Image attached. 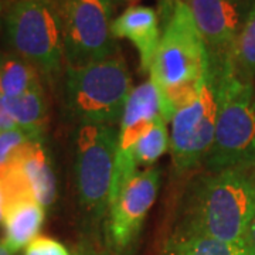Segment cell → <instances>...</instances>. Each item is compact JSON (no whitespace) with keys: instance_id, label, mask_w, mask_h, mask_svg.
Wrapping results in <instances>:
<instances>
[{"instance_id":"1","label":"cell","mask_w":255,"mask_h":255,"mask_svg":"<svg viewBox=\"0 0 255 255\" xmlns=\"http://www.w3.org/2000/svg\"><path fill=\"white\" fill-rule=\"evenodd\" d=\"M209 64V48L190 9L183 0H173L149 70L166 122L199 97Z\"/></svg>"},{"instance_id":"2","label":"cell","mask_w":255,"mask_h":255,"mask_svg":"<svg viewBox=\"0 0 255 255\" xmlns=\"http://www.w3.org/2000/svg\"><path fill=\"white\" fill-rule=\"evenodd\" d=\"M255 217L254 169H226L197 186L184 231L226 243H243Z\"/></svg>"},{"instance_id":"3","label":"cell","mask_w":255,"mask_h":255,"mask_svg":"<svg viewBox=\"0 0 255 255\" xmlns=\"http://www.w3.org/2000/svg\"><path fill=\"white\" fill-rule=\"evenodd\" d=\"M206 163L213 172L255 167L254 82L238 75L233 53L221 63L219 115Z\"/></svg>"},{"instance_id":"4","label":"cell","mask_w":255,"mask_h":255,"mask_svg":"<svg viewBox=\"0 0 255 255\" xmlns=\"http://www.w3.org/2000/svg\"><path fill=\"white\" fill-rule=\"evenodd\" d=\"M132 90L128 65L118 53L67 67V107L81 125H114L121 121Z\"/></svg>"},{"instance_id":"5","label":"cell","mask_w":255,"mask_h":255,"mask_svg":"<svg viewBox=\"0 0 255 255\" xmlns=\"http://www.w3.org/2000/svg\"><path fill=\"white\" fill-rule=\"evenodd\" d=\"M6 37L13 54L31 64L40 75L54 80L65 63L60 1L10 0Z\"/></svg>"},{"instance_id":"6","label":"cell","mask_w":255,"mask_h":255,"mask_svg":"<svg viewBox=\"0 0 255 255\" xmlns=\"http://www.w3.org/2000/svg\"><path fill=\"white\" fill-rule=\"evenodd\" d=\"M207 74L199 97L177 111L172 119L170 149L177 170L184 172L197 166L209 153L214 140L220 108V74L223 57L230 53L210 51Z\"/></svg>"},{"instance_id":"7","label":"cell","mask_w":255,"mask_h":255,"mask_svg":"<svg viewBox=\"0 0 255 255\" xmlns=\"http://www.w3.org/2000/svg\"><path fill=\"white\" fill-rule=\"evenodd\" d=\"M118 132L112 125H81L75 136V174L81 207L100 220L110 210Z\"/></svg>"},{"instance_id":"8","label":"cell","mask_w":255,"mask_h":255,"mask_svg":"<svg viewBox=\"0 0 255 255\" xmlns=\"http://www.w3.org/2000/svg\"><path fill=\"white\" fill-rule=\"evenodd\" d=\"M65 65L78 67L117 54L112 0H60Z\"/></svg>"},{"instance_id":"9","label":"cell","mask_w":255,"mask_h":255,"mask_svg":"<svg viewBox=\"0 0 255 255\" xmlns=\"http://www.w3.org/2000/svg\"><path fill=\"white\" fill-rule=\"evenodd\" d=\"M160 186L156 167L133 174L110 206L108 236L115 250L124 251L136 241Z\"/></svg>"},{"instance_id":"10","label":"cell","mask_w":255,"mask_h":255,"mask_svg":"<svg viewBox=\"0 0 255 255\" xmlns=\"http://www.w3.org/2000/svg\"><path fill=\"white\" fill-rule=\"evenodd\" d=\"M210 51L234 53L254 0H183Z\"/></svg>"},{"instance_id":"11","label":"cell","mask_w":255,"mask_h":255,"mask_svg":"<svg viewBox=\"0 0 255 255\" xmlns=\"http://www.w3.org/2000/svg\"><path fill=\"white\" fill-rule=\"evenodd\" d=\"M162 117L160 95L152 80L133 88L119 121L117 157L127 156L140 137Z\"/></svg>"},{"instance_id":"12","label":"cell","mask_w":255,"mask_h":255,"mask_svg":"<svg viewBox=\"0 0 255 255\" xmlns=\"http://www.w3.org/2000/svg\"><path fill=\"white\" fill-rule=\"evenodd\" d=\"M112 36L115 40H129L139 53L142 73H149L162 37L155 9L147 6L128 7L112 21Z\"/></svg>"},{"instance_id":"13","label":"cell","mask_w":255,"mask_h":255,"mask_svg":"<svg viewBox=\"0 0 255 255\" xmlns=\"http://www.w3.org/2000/svg\"><path fill=\"white\" fill-rule=\"evenodd\" d=\"M46 209L36 199H23L4 207V246L10 253L27 247L43 227Z\"/></svg>"},{"instance_id":"14","label":"cell","mask_w":255,"mask_h":255,"mask_svg":"<svg viewBox=\"0 0 255 255\" xmlns=\"http://www.w3.org/2000/svg\"><path fill=\"white\" fill-rule=\"evenodd\" d=\"M27 179L33 196L44 209L53 206L57 182L47 152L40 140H30L16 157Z\"/></svg>"},{"instance_id":"15","label":"cell","mask_w":255,"mask_h":255,"mask_svg":"<svg viewBox=\"0 0 255 255\" xmlns=\"http://www.w3.org/2000/svg\"><path fill=\"white\" fill-rule=\"evenodd\" d=\"M3 104L16 127L40 139L46 122V98L41 82L18 97L3 98Z\"/></svg>"},{"instance_id":"16","label":"cell","mask_w":255,"mask_h":255,"mask_svg":"<svg viewBox=\"0 0 255 255\" xmlns=\"http://www.w3.org/2000/svg\"><path fill=\"white\" fill-rule=\"evenodd\" d=\"M40 82V74L26 60L16 54L0 55V95L18 97Z\"/></svg>"},{"instance_id":"17","label":"cell","mask_w":255,"mask_h":255,"mask_svg":"<svg viewBox=\"0 0 255 255\" xmlns=\"http://www.w3.org/2000/svg\"><path fill=\"white\" fill-rule=\"evenodd\" d=\"M167 255H248L243 243H226L199 233L183 231L170 243Z\"/></svg>"},{"instance_id":"18","label":"cell","mask_w":255,"mask_h":255,"mask_svg":"<svg viewBox=\"0 0 255 255\" xmlns=\"http://www.w3.org/2000/svg\"><path fill=\"white\" fill-rule=\"evenodd\" d=\"M166 124L167 122L164 121L163 117H159L155 121L153 127L149 129L146 135L137 140L136 145L132 147V150L124 157H117V160H122L130 156L136 164V167H140V166L149 167L156 163L169 149L170 137H169Z\"/></svg>"},{"instance_id":"19","label":"cell","mask_w":255,"mask_h":255,"mask_svg":"<svg viewBox=\"0 0 255 255\" xmlns=\"http://www.w3.org/2000/svg\"><path fill=\"white\" fill-rule=\"evenodd\" d=\"M234 64L238 75L247 81L255 78V0L248 10L246 21L234 48Z\"/></svg>"},{"instance_id":"20","label":"cell","mask_w":255,"mask_h":255,"mask_svg":"<svg viewBox=\"0 0 255 255\" xmlns=\"http://www.w3.org/2000/svg\"><path fill=\"white\" fill-rule=\"evenodd\" d=\"M30 140H40V139L33 137L28 132L20 128L0 130V166H4L11 160H14L20 153V150Z\"/></svg>"},{"instance_id":"21","label":"cell","mask_w":255,"mask_h":255,"mask_svg":"<svg viewBox=\"0 0 255 255\" xmlns=\"http://www.w3.org/2000/svg\"><path fill=\"white\" fill-rule=\"evenodd\" d=\"M24 255H73L68 248L51 237L38 236L27 247Z\"/></svg>"},{"instance_id":"22","label":"cell","mask_w":255,"mask_h":255,"mask_svg":"<svg viewBox=\"0 0 255 255\" xmlns=\"http://www.w3.org/2000/svg\"><path fill=\"white\" fill-rule=\"evenodd\" d=\"M243 244L246 247L247 254L255 255V217L247 228L246 234L243 237Z\"/></svg>"},{"instance_id":"23","label":"cell","mask_w":255,"mask_h":255,"mask_svg":"<svg viewBox=\"0 0 255 255\" xmlns=\"http://www.w3.org/2000/svg\"><path fill=\"white\" fill-rule=\"evenodd\" d=\"M16 127V124L13 122V119L10 118L7 111L4 108L3 104V97L0 95V130H7V129H13Z\"/></svg>"},{"instance_id":"24","label":"cell","mask_w":255,"mask_h":255,"mask_svg":"<svg viewBox=\"0 0 255 255\" xmlns=\"http://www.w3.org/2000/svg\"><path fill=\"white\" fill-rule=\"evenodd\" d=\"M3 217H4V196L0 189V221H3Z\"/></svg>"},{"instance_id":"25","label":"cell","mask_w":255,"mask_h":255,"mask_svg":"<svg viewBox=\"0 0 255 255\" xmlns=\"http://www.w3.org/2000/svg\"><path fill=\"white\" fill-rule=\"evenodd\" d=\"M0 255H11V253L7 250V247L4 246L3 241H0Z\"/></svg>"},{"instance_id":"26","label":"cell","mask_w":255,"mask_h":255,"mask_svg":"<svg viewBox=\"0 0 255 255\" xmlns=\"http://www.w3.org/2000/svg\"><path fill=\"white\" fill-rule=\"evenodd\" d=\"M87 255H110V254H107V253H97V251H92V253H88Z\"/></svg>"},{"instance_id":"27","label":"cell","mask_w":255,"mask_h":255,"mask_svg":"<svg viewBox=\"0 0 255 255\" xmlns=\"http://www.w3.org/2000/svg\"><path fill=\"white\" fill-rule=\"evenodd\" d=\"M0 11H1V0H0Z\"/></svg>"},{"instance_id":"28","label":"cell","mask_w":255,"mask_h":255,"mask_svg":"<svg viewBox=\"0 0 255 255\" xmlns=\"http://www.w3.org/2000/svg\"><path fill=\"white\" fill-rule=\"evenodd\" d=\"M128 1H135V0H128Z\"/></svg>"},{"instance_id":"29","label":"cell","mask_w":255,"mask_h":255,"mask_svg":"<svg viewBox=\"0 0 255 255\" xmlns=\"http://www.w3.org/2000/svg\"><path fill=\"white\" fill-rule=\"evenodd\" d=\"M254 172H255V167H254Z\"/></svg>"}]
</instances>
